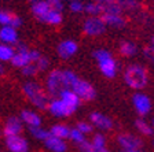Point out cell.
Here are the masks:
<instances>
[{
    "mask_svg": "<svg viewBox=\"0 0 154 152\" xmlns=\"http://www.w3.org/2000/svg\"><path fill=\"white\" fill-rule=\"evenodd\" d=\"M122 82L128 89L134 92L143 91L150 82V71L147 66L139 62H131L124 67L122 71Z\"/></svg>",
    "mask_w": 154,
    "mask_h": 152,
    "instance_id": "cell-1",
    "label": "cell"
},
{
    "mask_svg": "<svg viewBox=\"0 0 154 152\" xmlns=\"http://www.w3.org/2000/svg\"><path fill=\"white\" fill-rule=\"evenodd\" d=\"M30 13L42 25L58 28L63 23V13L54 10L47 0H30Z\"/></svg>",
    "mask_w": 154,
    "mask_h": 152,
    "instance_id": "cell-2",
    "label": "cell"
},
{
    "mask_svg": "<svg viewBox=\"0 0 154 152\" xmlns=\"http://www.w3.org/2000/svg\"><path fill=\"white\" fill-rule=\"evenodd\" d=\"M21 92L25 96V99L30 103L36 111H45L48 106V97L43 84H40L36 79H26L25 82L21 85Z\"/></svg>",
    "mask_w": 154,
    "mask_h": 152,
    "instance_id": "cell-3",
    "label": "cell"
},
{
    "mask_svg": "<svg viewBox=\"0 0 154 152\" xmlns=\"http://www.w3.org/2000/svg\"><path fill=\"white\" fill-rule=\"evenodd\" d=\"M92 58L95 60L99 73L105 78L114 79L119 76L120 63L110 49H107V48H96L92 52Z\"/></svg>",
    "mask_w": 154,
    "mask_h": 152,
    "instance_id": "cell-4",
    "label": "cell"
},
{
    "mask_svg": "<svg viewBox=\"0 0 154 152\" xmlns=\"http://www.w3.org/2000/svg\"><path fill=\"white\" fill-rule=\"evenodd\" d=\"M44 86L48 97H58V95L67 89L66 76H65V69H51L45 73L44 77Z\"/></svg>",
    "mask_w": 154,
    "mask_h": 152,
    "instance_id": "cell-5",
    "label": "cell"
},
{
    "mask_svg": "<svg viewBox=\"0 0 154 152\" xmlns=\"http://www.w3.org/2000/svg\"><path fill=\"white\" fill-rule=\"evenodd\" d=\"M42 52L36 48H30L25 44V43H21L19 41L18 44L15 45V54H14L13 59L10 62V64L14 67V69H23L25 66L28 64L33 63L38 58L42 56Z\"/></svg>",
    "mask_w": 154,
    "mask_h": 152,
    "instance_id": "cell-6",
    "label": "cell"
},
{
    "mask_svg": "<svg viewBox=\"0 0 154 152\" xmlns=\"http://www.w3.org/2000/svg\"><path fill=\"white\" fill-rule=\"evenodd\" d=\"M132 108L136 112L138 118H146L151 114L153 111V100L146 92H134L131 97Z\"/></svg>",
    "mask_w": 154,
    "mask_h": 152,
    "instance_id": "cell-7",
    "label": "cell"
},
{
    "mask_svg": "<svg viewBox=\"0 0 154 152\" xmlns=\"http://www.w3.org/2000/svg\"><path fill=\"white\" fill-rule=\"evenodd\" d=\"M70 91H73L83 103L84 101H85V103L94 101L96 99V88L94 86V84L84 78H81L80 76L77 77L76 81L72 84Z\"/></svg>",
    "mask_w": 154,
    "mask_h": 152,
    "instance_id": "cell-8",
    "label": "cell"
},
{
    "mask_svg": "<svg viewBox=\"0 0 154 152\" xmlns=\"http://www.w3.org/2000/svg\"><path fill=\"white\" fill-rule=\"evenodd\" d=\"M106 32H107V28L100 16H87L83 21V33L87 37L98 38Z\"/></svg>",
    "mask_w": 154,
    "mask_h": 152,
    "instance_id": "cell-9",
    "label": "cell"
},
{
    "mask_svg": "<svg viewBox=\"0 0 154 152\" xmlns=\"http://www.w3.org/2000/svg\"><path fill=\"white\" fill-rule=\"evenodd\" d=\"M48 114L51 115V117L57 118V119H65V118H69L76 112L74 110H72L69 106L62 101L59 97H52L48 101V106H47V110Z\"/></svg>",
    "mask_w": 154,
    "mask_h": 152,
    "instance_id": "cell-10",
    "label": "cell"
},
{
    "mask_svg": "<svg viewBox=\"0 0 154 152\" xmlns=\"http://www.w3.org/2000/svg\"><path fill=\"white\" fill-rule=\"evenodd\" d=\"M88 122L92 125L94 129L99 130L102 133H107L114 129V121L109 115L103 114L100 111H92L88 115Z\"/></svg>",
    "mask_w": 154,
    "mask_h": 152,
    "instance_id": "cell-11",
    "label": "cell"
},
{
    "mask_svg": "<svg viewBox=\"0 0 154 152\" xmlns=\"http://www.w3.org/2000/svg\"><path fill=\"white\" fill-rule=\"evenodd\" d=\"M116 143L120 147V149H143L144 141L140 136L129 132L119 133L116 137Z\"/></svg>",
    "mask_w": 154,
    "mask_h": 152,
    "instance_id": "cell-12",
    "label": "cell"
},
{
    "mask_svg": "<svg viewBox=\"0 0 154 152\" xmlns=\"http://www.w3.org/2000/svg\"><path fill=\"white\" fill-rule=\"evenodd\" d=\"M79 49H80V45L74 38H63L58 43L57 48H55L58 58L62 60H69L74 58L79 54Z\"/></svg>",
    "mask_w": 154,
    "mask_h": 152,
    "instance_id": "cell-13",
    "label": "cell"
},
{
    "mask_svg": "<svg viewBox=\"0 0 154 152\" xmlns=\"http://www.w3.org/2000/svg\"><path fill=\"white\" fill-rule=\"evenodd\" d=\"M4 147L8 152H29L30 151V144L28 139L23 134H17V136L3 137Z\"/></svg>",
    "mask_w": 154,
    "mask_h": 152,
    "instance_id": "cell-14",
    "label": "cell"
},
{
    "mask_svg": "<svg viewBox=\"0 0 154 152\" xmlns=\"http://www.w3.org/2000/svg\"><path fill=\"white\" fill-rule=\"evenodd\" d=\"M23 126L22 121L19 119L18 115H11L6 119L2 132H3V137H8V136H17V134H22L23 133Z\"/></svg>",
    "mask_w": 154,
    "mask_h": 152,
    "instance_id": "cell-15",
    "label": "cell"
},
{
    "mask_svg": "<svg viewBox=\"0 0 154 152\" xmlns=\"http://www.w3.org/2000/svg\"><path fill=\"white\" fill-rule=\"evenodd\" d=\"M100 18L103 19V22H105L107 29L112 28V29H116V30H121L128 23L124 13H103L100 15Z\"/></svg>",
    "mask_w": 154,
    "mask_h": 152,
    "instance_id": "cell-16",
    "label": "cell"
},
{
    "mask_svg": "<svg viewBox=\"0 0 154 152\" xmlns=\"http://www.w3.org/2000/svg\"><path fill=\"white\" fill-rule=\"evenodd\" d=\"M19 119L22 121L23 126L29 127H37V126H43V118L40 115V112L32 108H23L19 112Z\"/></svg>",
    "mask_w": 154,
    "mask_h": 152,
    "instance_id": "cell-17",
    "label": "cell"
},
{
    "mask_svg": "<svg viewBox=\"0 0 154 152\" xmlns=\"http://www.w3.org/2000/svg\"><path fill=\"white\" fill-rule=\"evenodd\" d=\"M0 43L15 47L19 43V32L11 26H0Z\"/></svg>",
    "mask_w": 154,
    "mask_h": 152,
    "instance_id": "cell-18",
    "label": "cell"
},
{
    "mask_svg": "<svg viewBox=\"0 0 154 152\" xmlns=\"http://www.w3.org/2000/svg\"><path fill=\"white\" fill-rule=\"evenodd\" d=\"M119 54L122 58L132 59L139 55V45L132 40H121L119 44Z\"/></svg>",
    "mask_w": 154,
    "mask_h": 152,
    "instance_id": "cell-19",
    "label": "cell"
},
{
    "mask_svg": "<svg viewBox=\"0 0 154 152\" xmlns=\"http://www.w3.org/2000/svg\"><path fill=\"white\" fill-rule=\"evenodd\" d=\"M43 145H44V148L50 152H67V149H69L67 141L61 140V139H57V137L51 136V134L43 141Z\"/></svg>",
    "mask_w": 154,
    "mask_h": 152,
    "instance_id": "cell-20",
    "label": "cell"
},
{
    "mask_svg": "<svg viewBox=\"0 0 154 152\" xmlns=\"http://www.w3.org/2000/svg\"><path fill=\"white\" fill-rule=\"evenodd\" d=\"M58 97L61 99L62 101H65V103H66L72 110L76 111V112H77V110L81 107V104H83V101L79 99V96H77L73 91H70V89H65V91H62V92L58 95Z\"/></svg>",
    "mask_w": 154,
    "mask_h": 152,
    "instance_id": "cell-21",
    "label": "cell"
},
{
    "mask_svg": "<svg viewBox=\"0 0 154 152\" xmlns=\"http://www.w3.org/2000/svg\"><path fill=\"white\" fill-rule=\"evenodd\" d=\"M134 127H135V130H136L138 136H140V137H151V136H154L151 124L146 119V118H136L135 122H134Z\"/></svg>",
    "mask_w": 154,
    "mask_h": 152,
    "instance_id": "cell-22",
    "label": "cell"
},
{
    "mask_svg": "<svg viewBox=\"0 0 154 152\" xmlns=\"http://www.w3.org/2000/svg\"><path fill=\"white\" fill-rule=\"evenodd\" d=\"M48 132H50L51 136L67 141V139H69V133H70V126L66 125V124H63V122H57V124H54L50 129H48Z\"/></svg>",
    "mask_w": 154,
    "mask_h": 152,
    "instance_id": "cell-23",
    "label": "cell"
},
{
    "mask_svg": "<svg viewBox=\"0 0 154 152\" xmlns=\"http://www.w3.org/2000/svg\"><path fill=\"white\" fill-rule=\"evenodd\" d=\"M84 14H87V16H100L103 14V7L92 0L84 1Z\"/></svg>",
    "mask_w": 154,
    "mask_h": 152,
    "instance_id": "cell-24",
    "label": "cell"
},
{
    "mask_svg": "<svg viewBox=\"0 0 154 152\" xmlns=\"http://www.w3.org/2000/svg\"><path fill=\"white\" fill-rule=\"evenodd\" d=\"M88 141L92 148H107V137L102 132H94Z\"/></svg>",
    "mask_w": 154,
    "mask_h": 152,
    "instance_id": "cell-25",
    "label": "cell"
},
{
    "mask_svg": "<svg viewBox=\"0 0 154 152\" xmlns=\"http://www.w3.org/2000/svg\"><path fill=\"white\" fill-rule=\"evenodd\" d=\"M14 54H15V47L0 43V63L2 64L10 63L14 56Z\"/></svg>",
    "mask_w": 154,
    "mask_h": 152,
    "instance_id": "cell-26",
    "label": "cell"
},
{
    "mask_svg": "<svg viewBox=\"0 0 154 152\" xmlns=\"http://www.w3.org/2000/svg\"><path fill=\"white\" fill-rule=\"evenodd\" d=\"M103 7V13H122L117 0H92Z\"/></svg>",
    "mask_w": 154,
    "mask_h": 152,
    "instance_id": "cell-27",
    "label": "cell"
},
{
    "mask_svg": "<svg viewBox=\"0 0 154 152\" xmlns=\"http://www.w3.org/2000/svg\"><path fill=\"white\" fill-rule=\"evenodd\" d=\"M122 13H135L140 10V0H117Z\"/></svg>",
    "mask_w": 154,
    "mask_h": 152,
    "instance_id": "cell-28",
    "label": "cell"
},
{
    "mask_svg": "<svg viewBox=\"0 0 154 152\" xmlns=\"http://www.w3.org/2000/svg\"><path fill=\"white\" fill-rule=\"evenodd\" d=\"M29 134L33 137L35 140H37V141H40V143H43L45 139H47L48 136H50V132H48V129H45V127L43 126H37V127H29Z\"/></svg>",
    "mask_w": 154,
    "mask_h": 152,
    "instance_id": "cell-29",
    "label": "cell"
},
{
    "mask_svg": "<svg viewBox=\"0 0 154 152\" xmlns=\"http://www.w3.org/2000/svg\"><path fill=\"white\" fill-rule=\"evenodd\" d=\"M87 140H88V137L84 136L81 132H79L76 127H70V133H69V139H67V141H70L72 144H74L76 147H79V145H81L84 141H87Z\"/></svg>",
    "mask_w": 154,
    "mask_h": 152,
    "instance_id": "cell-30",
    "label": "cell"
},
{
    "mask_svg": "<svg viewBox=\"0 0 154 152\" xmlns=\"http://www.w3.org/2000/svg\"><path fill=\"white\" fill-rule=\"evenodd\" d=\"M21 74H22L25 78L33 79L36 76L42 74V71H40V69H38L37 63H36V62H33V63H30V64H28V66H25L23 69H21Z\"/></svg>",
    "mask_w": 154,
    "mask_h": 152,
    "instance_id": "cell-31",
    "label": "cell"
},
{
    "mask_svg": "<svg viewBox=\"0 0 154 152\" xmlns=\"http://www.w3.org/2000/svg\"><path fill=\"white\" fill-rule=\"evenodd\" d=\"M67 10L69 13L74 14V15H80L84 14V0H73L67 3Z\"/></svg>",
    "mask_w": 154,
    "mask_h": 152,
    "instance_id": "cell-32",
    "label": "cell"
},
{
    "mask_svg": "<svg viewBox=\"0 0 154 152\" xmlns=\"http://www.w3.org/2000/svg\"><path fill=\"white\" fill-rule=\"evenodd\" d=\"M74 127H76V129L79 130V132H81V133H83L84 136H87V137L91 136V134H92L94 132H95V129H94L92 125H91L90 122H88V121H79Z\"/></svg>",
    "mask_w": 154,
    "mask_h": 152,
    "instance_id": "cell-33",
    "label": "cell"
},
{
    "mask_svg": "<svg viewBox=\"0 0 154 152\" xmlns=\"http://www.w3.org/2000/svg\"><path fill=\"white\" fill-rule=\"evenodd\" d=\"M15 14L8 10H0V26H11Z\"/></svg>",
    "mask_w": 154,
    "mask_h": 152,
    "instance_id": "cell-34",
    "label": "cell"
},
{
    "mask_svg": "<svg viewBox=\"0 0 154 152\" xmlns=\"http://www.w3.org/2000/svg\"><path fill=\"white\" fill-rule=\"evenodd\" d=\"M143 56H144V59L147 60V62L154 63V36L150 38L149 44L143 48Z\"/></svg>",
    "mask_w": 154,
    "mask_h": 152,
    "instance_id": "cell-35",
    "label": "cell"
},
{
    "mask_svg": "<svg viewBox=\"0 0 154 152\" xmlns=\"http://www.w3.org/2000/svg\"><path fill=\"white\" fill-rule=\"evenodd\" d=\"M77 148H79L80 152H112L109 148H92L88 140L84 141V143L81 144V145H79Z\"/></svg>",
    "mask_w": 154,
    "mask_h": 152,
    "instance_id": "cell-36",
    "label": "cell"
},
{
    "mask_svg": "<svg viewBox=\"0 0 154 152\" xmlns=\"http://www.w3.org/2000/svg\"><path fill=\"white\" fill-rule=\"evenodd\" d=\"M48 4L52 7L54 10L59 11V13H63V10L66 8V3H65V0H47Z\"/></svg>",
    "mask_w": 154,
    "mask_h": 152,
    "instance_id": "cell-37",
    "label": "cell"
},
{
    "mask_svg": "<svg viewBox=\"0 0 154 152\" xmlns=\"http://www.w3.org/2000/svg\"><path fill=\"white\" fill-rule=\"evenodd\" d=\"M120 152H144L143 149H120Z\"/></svg>",
    "mask_w": 154,
    "mask_h": 152,
    "instance_id": "cell-38",
    "label": "cell"
},
{
    "mask_svg": "<svg viewBox=\"0 0 154 152\" xmlns=\"http://www.w3.org/2000/svg\"><path fill=\"white\" fill-rule=\"evenodd\" d=\"M4 73H6V67H4V64L0 63V77L4 76Z\"/></svg>",
    "mask_w": 154,
    "mask_h": 152,
    "instance_id": "cell-39",
    "label": "cell"
},
{
    "mask_svg": "<svg viewBox=\"0 0 154 152\" xmlns=\"http://www.w3.org/2000/svg\"><path fill=\"white\" fill-rule=\"evenodd\" d=\"M2 139H3V132H2V127H0V141H2Z\"/></svg>",
    "mask_w": 154,
    "mask_h": 152,
    "instance_id": "cell-40",
    "label": "cell"
},
{
    "mask_svg": "<svg viewBox=\"0 0 154 152\" xmlns=\"http://www.w3.org/2000/svg\"><path fill=\"white\" fill-rule=\"evenodd\" d=\"M150 124H151V127H153V132H154V118H153V119H151V122H150Z\"/></svg>",
    "mask_w": 154,
    "mask_h": 152,
    "instance_id": "cell-41",
    "label": "cell"
},
{
    "mask_svg": "<svg viewBox=\"0 0 154 152\" xmlns=\"http://www.w3.org/2000/svg\"><path fill=\"white\" fill-rule=\"evenodd\" d=\"M69 1H73V0H65V3H69Z\"/></svg>",
    "mask_w": 154,
    "mask_h": 152,
    "instance_id": "cell-42",
    "label": "cell"
},
{
    "mask_svg": "<svg viewBox=\"0 0 154 152\" xmlns=\"http://www.w3.org/2000/svg\"><path fill=\"white\" fill-rule=\"evenodd\" d=\"M153 148H154V139H153Z\"/></svg>",
    "mask_w": 154,
    "mask_h": 152,
    "instance_id": "cell-43",
    "label": "cell"
},
{
    "mask_svg": "<svg viewBox=\"0 0 154 152\" xmlns=\"http://www.w3.org/2000/svg\"><path fill=\"white\" fill-rule=\"evenodd\" d=\"M0 152H2V151H0Z\"/></svg>",
    "mask_w": 154,
    "mask_h": 152,
    "instance_id": "cell-44",
    "label": "cell"
}]
</instances>
